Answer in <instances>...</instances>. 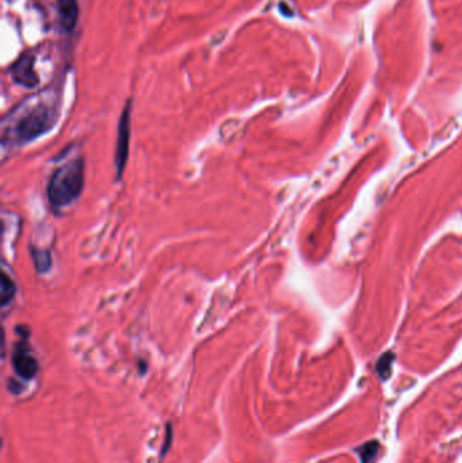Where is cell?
<instances>
[{
    "label": "cell",
    "instance_id": "cell-3",
    "mask_svg": "<svg viewBox=\"0 0 462 463\" xmlns=\"http://www.w3.org/2000/svg\"><path fill=\"white\" fill-rule=\"evenodd\" d=\"M17 332L21 335L19 342L15 344L12 351V368L18 377L22 380L30 381L33 380L39 373V360L34 355L28 339L30 335V331L26 326H17Z\"/></svg>",
    "mask_w": 462,
    "mask_h": 463
},
{
    "label": "cell",
    "instance_id": "cell-6",
    "mask_svg": "<svg viewBox=\"0 0 462 463\" xmlns=\"http://www.w3.org/2000/svg\"><path fill=\"white\" fill-rule=\"evenodd\" d=\"M57 11L63 30L71 33L75 29L79 18L77 0H57Z\"/></svg>",
    "mask_w": 462,
    "mask_h": 463
},
{
    "label": "cell",
    "instance_id": "cell-1",
    "mask_svg": "<svg viewBox=\"0 0 462 463\" xmlns=\"http://www.w3.org/2000/svg\"><path fill=\"white\" fill-rule=\"evenodd\" d=\"M60 115L54 94H42L25 101L3 118V148H17L37 140L53 129Z\"/></svg>",
    "mask_w": 462,
    "mask_h": 463
},
{
    "label": "cell",
    "instance_id": "cell-2",
    "mask_svg": "<svg viewBox=\"0 0 462 463\" xmlns=\"http://www.w3.org/2000/svg\"><path fill=\"white\" fill-rule=\"evenodd\" d=\"M83 157H74L57 167L48 181L46 195L54 213L70 208L79 199L86 184Z\"/></svg>",
    "mask_w": 462,
    "mask_h": 463
},
{
    "label": "cell",
    "instance_id": "cell-8",
    "mask_svg": "<svg viewBox=\"0 0 462 463\" xmlns=\"http://www.w3.org/2000/svg\"><path fill=\"white\" fill-rule=\"evenodd\" d=\"M30 252H32V259L34 262V267L39 273L45 274L52 268V255L49 250H39L37 247H30Z\"/></svg>",
    "mask_w": 462,
    "mask_h": 463
},
{
    "label": "cell",
    "instance_id": "cell-5",
    "mask_svg": "<svg viewBox=\"0 0 462 463\" xmlns=\"http://www.w3.org/2000/svg\"><path fill=\"white\" fill-rule=\"evenodd\" d=\"M11 76L15 83L25 88H34L39 84V73L36 72V56L25 53L11 68Z\"/></svg>",
    "mask_w": 462,
    "mask_h": 463
},
{
    "label": "cell",
    "instance_id": "cell-9",
    "mask_svg": "<svg viewBox=\"0 0 462 463\" xmlns=\"http://www.w3.org/2000/svg\"><path fill=\"white\" fill-rule=\"evenodd\" d=\"M380 450L379 442H369L365 446L361 447L359 450V457L362 460V463H373L377 458Z\"/></svg>",
    "mask_w": 462,
    "mask_h": 463
},
{
    "label": "cell",
    "instance_id": "cell-7",
    "mask_svg": "<svg viewBox=\"0 0 462 463\" xmlns=\"http://www.w3.org/2000/svg\"><path fill=\"white\" fill-rule=\"evenodd\" d=\"M17 294V285L14 279L6 273H1V309H6L14 301Z\"/></svg>",
    "mask_w": 462,
    "mask_h": 463
},
{
    "label": "cell",
    "instance_id": "cell-4",
    "mask_svg": "<svg viewBox=\"0 0 462 463\" xmlns=\"http://www.w3.org/2000/svg\"><path fill=\"white\" fill-rule=\"evenodd\" d=\"M130 132H132V101H128L122 108L117 130L116 152H114L117 180L122 179L123 171L126 168V163L129 159Z\"/></svg>",
    "mask_w": 462,
    "mask_h": 463
}]
</instances>
